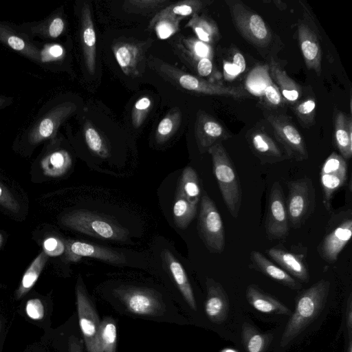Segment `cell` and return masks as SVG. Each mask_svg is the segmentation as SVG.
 Wrapping results in <instances>:
<instances>
[{
  "label": "cell",
  "instance_id": "6da1fadb",
  "mask_svg": "<svg viewBox=\"0 0 352 352\" xmlns=\"http://www.w3.org/2000/svg\"><path fill=\"white\" fill-rule=\"evenodd\" d=\"M330 282L321 279L298 295L295 310L282 334L280 346H287L321 312L327 301Z\"/></svg>",
  "mask_w": 352,
  "mask_h": 352
},
{
  "label": "cell",
  "instance_id": "7a4b0ae2",
  "mask_svg": "<svg viewBox=\"0 0 352 352\" xmlns=\"http://www.w3.org/2000/svg\"><path fill=\"white\" fill-rule=\"evenodd\" d=\"M65 226L98 239L121 242L129 241V230L114 219L85 209L65 214L60 218Z\"/></svg>",
  "mask_w": 352,
  "mask_h": 352
},
{
  "label": "cell",
  "instance_id": "3957f363",
  "mask_svg": "<svg viewBox=\"0 0 352 352\" xmlns=\"http://www.w3.org/2000/svg\"><path fill=\"white\" fill-rule=\"evenodd\" d=\"M208 152L212 157L214 175L226 206L236 219L242 202V189L236 170L221 142L213 145Z\"/></svg>",
  "mask_w": 352,
  "mask_h": 352
},
{
  "label": "cell",
  "instance_id": "277c9868",
  "mask_svg": "<svg viewBox=\"0 0 352 352\" xmlns=\"http://www.w3.org/2000/svg\"><path fill=\"white\" fill-rule=\"evenodd\" d=\"M150 62L161 76L184 90L204 95L230 96L236 98L248 96L246 91L241 87L224 86L205 80L156 58L151 60Z\"/></svg>",
  "mask_w": 352,
  "mask_h": 352
},
{
  "label": "cell",
  "instance_id": "5b68a950",
  "mask_svg": "<svg viewBox=\"0 0 352 352\" xmlns=\"http://www.w3.org/2000/svg\"><path fill=\"white\" fill-rule=\"evenodd\" d=\"M232 23L240 34L258 50L267 48L273 40L270 28L263 18L240 1L226 0Z\"/></svg>",
  "mask_w": 352,
  "mask_h": 352
},
{
  "label": "cell",
  "instance_id": "8992f818",
  "mask_svg": "<svg viewBox=\"0 0 352 352\" xmlns=\"http://www.w3.org/2000/svg\"><path fill=\"white\" fill-rule=\"evenodd\" d=\"M325 228L317 252L322 260L333 263L351 238L352 210L348 208L332 212Z\"/></svg>",
  "mask_w": 352,
  "mask_h": 352
},
{
  "label": "cell",
  "instance_id": "52a82bcc",
  "mask_svg": "<svg viewBox=\"0 0 352 352\" xmlns=\"http://www.w3.org/2000/svg\"><path fill=\"white\" fill-rule=\"evenodd\" d=\"M286 206L289 228H300L314 211L315 188L308 177L287 182Z\"/></svg>",
  "mask_w": 352,
  "mask_h": 352
},
{
  "label": "cell",
  "instance_id": "ba28073f",
  "mask_svg": "<svg viewBox=\"0 0 352 352\" xmlns=\"http://www.w3.org/2000/svg\"><path fill=\"white\" fill-rule=\"evenodd\" d=\"M199 235L211 253H221L226 246L224 226L213 200L204 192L197 221Z\"/></svg>",
  "mask_w": 352,
  "mask_h": 352
},
{
  "label": "cell",
  "instance_id": "9c48e42d",
  "mask_svg": "<svg viewBox=\"0 0 352 352\" xmlns=\"http://www.w3.org/2000/svg\"><path fill=\"white\" fill-rule=\"evenodd\" d=\"M265 118L270 124L276 140L283 147L288 159L298 162L309 157L303 137L294 123L286 116L265 113Z\"/></svg>",
  "mask_w": 352,
  "mask_h": 352
},
{
  "label": "cell",
  "instance_id": "30bf717a",
  "mask_svg": "<svg viewBox=\"0 0 352 352\" xmlns=\"http://www.w3.org/2000/svg\"><path fill=\"white\" fill-rule=\"evenodd\" d=\"M80 280L78 278L76 287V305L86 349L87 352H102L99 342L100 320Z\"/></svg>",
  "mask_w": 352,
  "mask_h": 352
},
{
  "label": "cell",
  "instance_id": "8fae6325",
  "mask_svg": "<svg viewBox=\"0 0 352 352\" xmlns=\"http://www.w3.org/2000/svg\"><path fill=\"white\" fill-rule=\"evenodd\" d=\"M289 229L286 201L278 181L273 183L268 197L265 230L270 240L285 238Z\"/></svg>",
  "mask_w": 352,
  "mask_h": 352
},
{
  "label": "cell",
  "instance_id": "7c38bea8",
  "mask_svg": "<svg viewBox=\"0 0 352 352\" xmlns=\"http://www.w3.org/2000/svg\"><path fill=\"white\" fill-rule=\"evenodd\" d=\"M347 175L346 161L337 153H331L324 160L320 174L322 203L327 211H331L332 199L336 192L346 184Z\"/></svg>",
  "mask_w": 352,
  "mask_h": 352
},
{
  "label": "cell",
  "instance_id": "4fadbf2b",
  "mask_svg": "<svg viewBox=\"0 0 352 352\" xmlns=\"http://www.w3.org/2000/svg\"><path fill=\"white\" fill-rule=\"evenodd\" d=\"M153 41H118L112 45L114 57L122 72L128 76H137L144 67L146 52Z\"/></svg>",
  "mask_w": 352,
  "mask_h": 352
},
{
  "label": "cell",
  "instance_id": "5bb4252c",
  "mask_svg": "<svg viewBox=\"0 0 352 352\" xmlns=\"http://www.w3.org/2000/svg\"><path fill=\"white\" fill-rule=\"evenodd\" d=\"M127 309L139 315H156L162 310V304L155 293L144 287L122 286L115 290Z\"/></svg>",
  "mask_w": 352,
  "mask_h": 352
},
{
  "label": "cell",
  "instance_id": "9a60e30c",
  "mask_svg": "<svg viewBox=\"0 0 352 352\" xmlns=\"http://www.w3.org/2000/svg\"><path fill=\"white\" fill-rule=\"evenodd\" d=\"M195 136L199 152L204 153L213 145L229 139L231 135L218 120L200 110L197 113Z\"/></svg>",
  "mask_w": 352,
  "mask_h": 352
},
{
  "label": "cell",
  "instance_id": "2e32d148",
  "mask_svg": "<svg viewBox=\"0 0 352 352\" xmlns=\"http://www.w3.org/2000/svg\"><path fill=\"white\" fill-rule=\"evenodd\" d=\"M246 139L252 152L262 164H274L288 159L263 127L255 126L249 130Z\"/></svg>",
  "mask_w": 352,
  "mask_h": 352
},
{
  "label": "cell",
  "instance_id": "e0dca14e",
  "mask_svg": "<svg viewBox=\"0 0 352 352\" xmlns=\"http://www.w3.org/2000/svg\"><path fill=\"white\" fill-rule=\"evenodd\" d=\"M76 110V105L72 102L61 103L48 111L30 131L29 140L37 144L53 136L61 123Z\"/></svg>",
  "mask_w": 352,
  "mask_h": 352
},
{
  "label": "cell",
  "instance_id": "ac0fdd59",
  "mask_svg": "<svg viewBox=\"0 0 352 352\" xmlns=\"http://www.w3.org/2000/svg\"><path fill=\"white\" fill-rule=\"evenodd\" d=\"M67 259L76 262L82 257L99 259L112 264H125L126 258L122 252L98 245L79 241H69L65 245Z\"/></svg>",
  "mask_w": 352,
  "mask_h": 352
},
{
  "label": "cell",
  "instance_id": "d6986e66",
  "mask_svg": "<svg viewBox=\"0 0 352 352\" xmlns=\"http://www.w3.org/2000/svg\"><path fill=\"white\" fill-rule=\"evenodd\" d=\"M298 38L300 48L307 67L320 76L322 70V50L316 32L305 21L298 25Z\"/></svg>",
  "mask_w": 352,
  "mask_h": 352
},
{
  "label": "cell",
  "instance_id": "ffe728a7",
  "mask_svg": "<svg viewBox=\"0 0 352 352\" xmlns=\"http://www.w3.org/2000/svg\"><path fill=\"white\" fill-rule=\"evenodd\" d=\"M207 298L205 311L209 320L217 324L223 322L228 315L229 300L222 285L213 280L206 279Z\"/></svg>",
  "mask_w": 352,
  "mask_h": 352
},
{
  "label": "cell",
  "instance_id": "44dd1931",
  "mask_svg": "<svg viewBox=\"0 0 352 352\" xmlns=\"http://www.w3.org/2000/svg\"><path fill=\"white\" fill-rule=\"evenodd\" d=\"M266 252L292 277L303 283L309 280V272L303 254L290 252L281 247H272L267 250Z\"/></svg>",
  "mask_w": 352,
  "mask_h": 352
},
{
  "label": "cell",
  "instance_id": "7402d4cb",
  "mask_svg": "<svg viewBox=\"0 0 352 352\" xmlns=\"http://www.w3.org/2000/svg\"><path fill=\"white\" fill-rule=\"evenodd\" d=\"M81 44L85 65L90 75L96 70V36L90 6L85 3L81 10Z\"/></svg>",
  "mask_w": 352,
  "mask_h": 352
},
{
  "label": "cell",
  "instance_id": "603a6c76",
  "mask_svg": "<svg viewBox=\"0 0 352 352\" xmlns=\"http://www.w3.org/2000/svg\"><path fill=\"white\" fill-rule=\"evenodd\" d=\"M250 257L251 265L254 269L292 289L297 290L301 288V284L297 280L260 252L252 250Z\"/></svg>",
  "mask_w": 352,
  "mask_h": 352
},
{
  "label": "cell",
  "instance_id": "cb8c5ba5",
  "mask_svg": "<svg viewBox=\"0 0 352 352\" xmlns=\"http://www.w3.org/2000/svg\"><path fill=\"white\" fill-rule=\"evenodd\" d=\"M162 258L188 305L197 310L193 291L182 265L168 250L162 251Z\"/></svg>",
  "mask_w": 352,
  "mask_h": 352
},
{
  "label": "cell",
  "instance_id": "d4e9b609",
  "mask_svg": "<svg viewBox=\"0 0 352 352\" xmlns=\"http://www.w3.org/2000/svg\"><path fill=\"white\" fill-rule=\"evenodd\" d=\"M245 296L249 304L256 310L268 314H290L289 309L281 302L265 294L255 285L248 286Z\"/></svg>",
  "mask_w": 352,
  "mask_h": 352
},
{
  "label": "cell",
  "instance_id": "484cf974",
  "mask_svg": "<svg viewBox=\"0 0 352 352\" xmlns=\"http://www.w3.org/2000/svg\"><path fill=\"white\" fill-rule=\"evenodd\" d=\"M334 142L340 155L345 160L352 157V120L338 111L334 116Z\"/></svg>",
  "mask_w": 352,
  "mask_h": 352
},
{
  "label": "cell",
  "instance_id": "4316f807",
  "mask_svg": "<svg viewBox=\"0 0 352 352\" xmlns=\"http://www.w3.org/2000/svg\"><path fill=\"white\" fill-rule=\"evenodd\" d=\"M270 74L280 94L289 103L295 104L302 94L300 86L290 78L274 59L269 65Z\"/></svg>",
  "mask_w": 352,
  "mask_h": 352
},
{
  "label": "cell",
  "instance_id": "83f0119b",
  "mask_svg": "<svg viewBox=\"0 0 352 352\" xmlns=\"http://www.w3.org/2000/svg\"><path fill=\"white\" fill-rule=\"evenodd\" d=\"M186 28L192 29L198 39L210 45L220 38L219 30L215 21L204 14L192 16Z\"/></svg>",
  "mask_w": 352,
  "mask_h": 352
},
{
  "label": "cell",
  "instance_id": "f1b7e54d",
  "mask_svg": "<svg viewBox=\"0 0 352 352\" xmlns=\"http://www.w3.org/2000/svg\"><path fill=\"white\" fill-rule=\"evenodd\" d=\"M177 48L185 62L201 58H209L212 60L214 57L212 45L195 37L183 38L177 44Z\"/></svg>",
  "mask_w": 352,
  "mask_h": 352
},
{
  "label": "cell",
  "instance_id": "f546056e",
  "mask_svg": "<svg viewBox=\"0 0 352 352\" xmlns=\"http://www.w3.org/2000/svg\"><path fill=\"white\" fill-rule=\"evenodd\" d=\"M72 164L69 153L65 150L51 153L41 161V168L44 175L57 177L64 175Z\"/></svg>",
  "mask_w": 352,
  "mask_h": 352
},
{
  "label": "cell",
  "instance_id": "4dcf8cb0",
  "mask_svg": "<svg viewBox=\"0 0 352 352\" xmlns=\"http://www.w3.org/2000/svg\"><path fill=\"white\" fill-rule=\"evenodd\" d=\"M177 192L182 195L190 203L197 206L201 199V188L197 172L186 166L182 171Z\"/></svg>",
  "mask_w": 352,
  "mask_h": 352
},
{
  "label": "cell",
  "instance_id": "1f68e13d",
  "mask_svg": "<svg viewBox=\"0 0 352 352\" xmlns=\"http://www.w3.org/2000/svg\"><path fill=\"white\" fill-rule=\"evenodd\" d=\"M0 41L28 58L41 62L40 51L16 33L0 24Z\"/></svg>",
  "mask_w": 352,
  "mask_h": 352
},
{
  "label": "cell",
  "instance_id": "d6a6232c",
  "mask_svg": "<svg viewBox=\"0 0 352 352\" xmlns=\"http://www.w3.org/2000/svg\"><path fill=\"white\" fill-rule=\"evenodd\" d=\"M47 255L41 252L32 262L25 272L19 288L15 294L16 299H19L26 294L37 281L47 260Z\"/></svg>",
  "mask_w": 352,
  "mask_h": 352
},
{
  "label": "cell",
  "instance_id": "836d02e7",
  "mask_svg": "<svg viewBox=\"0 0 352 352\" xmlns=\"http://www.w3.org/2000/svg\"><path fill=\"white\" fill-rule=\"evenodd\" d=\"M241 338L246 352H264L270 342L268 335L247 322L243 324Z\"/></svg>",
  "mask_w": 352,
  "mask_h": 352
},
{
  "label": "cell",
  "instance_id": "e575fe53",
  "mask_svg": "<svg viewBox=\"0 0 352 352\" xmlns=\"http://www.w3.org/2000/svg\"><path fill=\"white\" fill-rule=\"evenodd\" d=\"M197 206L190 203L182 195L176 192L173 207L175 224L180 229H185L195 218Z\"/></svg>",
  "mask_w": 352,
  "mask_h": 352
},
{
  "label": "cell",
  "instance_id": "d590c367",
  "mask_svg": "<svg viewBox=\"0 0 352 352\" xmlns=\"http://www.w3.org/2000/svg\"><path fill=\"white\" fill-rule=\"evenodd\" d=\"M182 121L179 109H171L159 122L155 131V140L162 144L168 140L177 131Z\"/></svg>",
  "mask_w": 352,
  "mask_h": 352
},
{
  "label": "cell",
  "instance_id": "8d00e7d4",
  "mask_svg": "<svg viewBox=\"0 0 352 352\" xmlns=\"http://www.w3.org/2000/svg\"><path fill=\"white\" fill-rule=\"evenodd\" d=\"M181 20L159 12L151 20L148 28L152 29L160 40L169 38L179 30Z\"/></svg>",
  "mask_w": 352,
  "mask_h": 352
},
{
  "label": "cell",
  "instance_id": "74e56055",
  "mask_svg": "<svg viewBox=\"0 0 352 352\" xmlns=\"http://www.w3.org/2000/svg\"><path fill=\"white\" fill-rule=\"evenodd\" d=\"M205 5L206 2L201 0H184L170 4L159 12L182 20L198 14Z\"/></svg>",
  "mask_w": 352,
  "mask_h": 352
},
{
  "label": "cell",
  "instance_id": "f35d334b",
  "mask_svg": "<svg viewBox=\"0 0 352 352\" xmlns=\"http://www.w3.org/2000/svg\"><path fill=\"white\" fill-rule=\"evenodd\" d=\"M85 142L89 149L102 158L109 156V146L103 137L89 121H87L83 127Z\"/></svg>",
  "mask_w": 352,
  "mask_h": 352
},
{
  "label": "cell",
  "instance_id": "ab89813d",
  "mask_svg": "<svg viewBox=\"0 0 352 352\" xmlns=\"http://www.w3.org/2000/svg\"><path fill=\"white\" fill-rule=\"evenodd\" d=\"M168 0H126L122 4L123 10L128 13L148 15L155 14L169 6Z\"/></svg>",
  "mask_w": 352,
  "mask_h": 352
},
{
  "label": "cell",
  "instance_id": "60d3db41",
  "mask_svg": "<svg viewBox=\"0 0 352 352\" xmlns=\"http://www.w3.org/2000/svg\"><path fill=\"white\" fill-rule=\"evenodd\" d=\"M99 342L102 352L116 351L117 327L112 318H105L100 323Z\"/></svg>",
  "mask_w": 352,
  "mask_h": 352
},
{
  "label": "cell",
  "instance_id": "b9f144b4",
  "mask_svg": "<svg viewBox=\"0 0 352 352\" xmlns=\"http://www.w3.org/2000/svg\"><path fill=\"white\" fill-rule=\"evenodd\" d=\"M316 107V100L312 98L295 104L293 111L302 126L309 127L314 124Z\"/></svg>",
  "mask_w": 352,
  "mask_h": 352
},
{
  "label": "cell",
  "instance_id": "7bdbcfd3",
  "mask_svg": "<svg viewBox=\"0 0 352 352\" xmlns=\"http://www.w3.org/2000/svg\"><path fill=\"white\" fill-rule=\"evenodd\" d=\"M152 107V100L147 96L140 98L134 104L131 111V121L134 128L140 127Z\"/></svg>",
  "mask_w": 352,
  "mask_h": 352
},
{
  "label": "cell",
  "instance_id": "ee69618b",
  "mask_svg": "<svg viewBox=\"0 0 352 352\" xmlns=\"http://www.w3.org/2000/svg\"><path fill=\"white\" fill-rule=\"evenodd\" d=\"M225 75L228 78H234L244 72L245 69V60L243 56L236 51L232 56V63L226 62L223 66Z\"/></svg>",
  "mask_w": 352,
  "mask_h": 352
},
{
  "label": "cell",
  "instance_id": "f6af8a7d",
  "mask_svg": "<svg viewBox=\"0 0 352 352\" xmlns=\"http://www.w3.org/2000/svg\"><path fill=\"white\" fill-rule=\"evenodd\" d=\"M186 63L192 67L201 78H213L215 76L212 60L209 58H201L195 60H188Z\"/></svg>",
  "mask_w": 352,
  "mask_h": 352
},
{
  "label": "cell",
  "instance_id": "bcb514c9",
  "mask_svg": "<svg viewBox=\"0 0 352 352\" xmlns=\"http://www.w3.org/2000/svg\"><path fill=\"white\" fill-rule=\"evenodd\" d=\"M65 55L64 48L58 44H51L40 51L41 62L56 61L62 59Z\"/></svg>",
  "mask_w": 352,
  "mask_h": 352
},
{
  "label": "cell",
  "instance_id": "7dc6e473",
  "mask_svg": "<svg viewBox=\"0 0 352 352\" xmlns=\"http://www.w3.org/2000/svg\"><path fill=\"white\" fill-rule=\"evenodd\" d=\"M43 248L47 256H58L65 251V245L56 237L47 238L43 243Z\"/></svg>",
  "mask_w": 352,
  "mask_h": 352
},
{
  "label": "cell",
  "instance_id": "c3c4849f",
  "mask_svg": "<svg viewBox=\"0 0 352 352\" xmlns=\"http://www.w3.org/2000/svg\"><path fill=\"white\" fill-rule=\"evenodd\" d=\"M263 94L264 99L269 105L277 107L282 104V95L276 85L271 80L266 85Z\"/></svg>",
  "mask_w": 352,
  "mask_h": 352
},
{
  "label": "cell",
  "instance_id": "681fc988",
  "mask_svg": "<svg viewBox=\"0 0 352 352\" xmlns=\"http://www.w3.org/2000/svg\"><path fill=\"white\" fill-rule=\"evenodd\" d=\"M0 204L8 210L17 212L20 205L12 193L0 183Z\"/></svg>",
  "mask_w": 352,
  "mask_h": 352
},
{
  "label": "cell",
  "instance_id": "f907efd6",
  "mask_svg": "<svg viewBox=\"0 0 352 352\" xmlns=\"http://www.w3.org/2000/svg\"><path fill=\"white\" fill-rule=\"evenodd\" d=\"M27 315L32 319L40 320L44 316V307L40 299L29 300L25 306Z\"/></svg>",
  "mask_w": 352,
  "mask_h": 352
},
{
  "label": "cell",
  "instance_id": "816d5d0a",
  "mask_svg": "<svg viewBox=\"0 0 352 352\" xmlns=\"http://www.w3.org/2000/svg\"><path fill=\"white\" fill-rule=\"evenodd\" d=\"M65 29V22L61 17L54 18L49 24L47 32L52 38L58 37Z\"/></svg>",
  "mask_w": 352,
  "mask_h": 352
},
{
  "label": "cell",
  "instance_id": "f5cc1de1",
  "mask_svg": "<svg viewBox=\"0 0 352 352\" xmlns=\"http://www.w3.org/2000/svg\"><path fill=\"white\" fill-rule=\"evenodd\" d=\"M346 327L349 332V336L352 335V300H351V294H350L347 307H346Z\"/></svg>",
  "mask_w": 352,
  "mask_h": 352
},
{
  "label": "cell",
  "instance_id": "db71d44e",
  "mask_svg": "<svg viewBox=\"0 0 352 352\" xmlns=\"http://www.w3.org/2000/svg\"><path fill=\"white\" fill-rule=\"evenodd\" d=\"M69 352H83L80 341L74 336L69 340Z\"/></svg>",
  "mask_w": 352,
  "mask_h": 352
},
{
  "label": "cell",
  "instance_id": "11a10c76",
  "mask_svg": "<svg viewBox=\"0 0 352 352\" xmlns=\"http://www.w3.org/2000/svg\"><path fill=\"white\" fill-rule=\"evenodd\" d=\"M273 3L280 10H285L287 8V5L282 1H274Z\"/></svg>",
  "mask_w": 352,
  "mask_h": 352
},
{
  "label": "cell",
  "instance_id": "9f6ffc18",
  "mask_svg": "<svg viewBox=\"0 0 352 352\" xmlns=\"http://www.w3.org/2000/svg\"><path fill=\"white\" fill-rule=\"evenodd\" d=\"M346 352H352V340L351 336H349V342L346 347Z\"/></svg>",
  "mask_w": 352,
  "mask_h": 352
},
{
  "label": "cell",
  "instance_id": "6f0895ef",
  "mask_svg": "<svg viewBox=\"0 0 352 352\" xmlns=\"http://www.w3.org/2000/svg\"><path fill=\"white\" fill-rule=\"evenodd\" d=\"M221 352H237V351L232 349H225L222 350Z\"/></svg>",
  "mask_w": 352,
  "mask_h": 352
},
{
  "label": "cell",
  "instance_id": "680465c9",
  "mask_svg": "<svg viewBox=\"0 0 352 352\" xmlns=\"http://www.w3.org/2000/svg\"><path fill=\"white\" fill-rule=\"evenodd\" d=\"M1 241H2V236H1V234H0V245H1Z\"/></svg>",
  "mask_w": 352,
  "mask_h": 352
},
{
  "label": "cell",
  "instance_id": "91938a15",
  "mask_svg": "<svg viewBox=\"0 0 352 352\" xmlns=\"http://www.w3.org/2000/svg\"><path fill=\"white\" fill-rule=\"evenodd\" d=\"M3 100L1 98H0V105L3 103Z\"/></svg>",
  "mask_w": 352,
  "mask_h": 352
},
{
  "label": "cell",
  "instance_id": "94428289",
  "mask_svg": "<svg viewBox=\"0 0 352 352\" xmlns=\"http://www.w3.org/2000/svg\"><path fill=\"white\" fill-rule=\"evenodd\" d=\"M0 326H1V322H0Z\"/></svg>",
  "mask_w": 352,
  "mask_h": 352
}]
</instances>
